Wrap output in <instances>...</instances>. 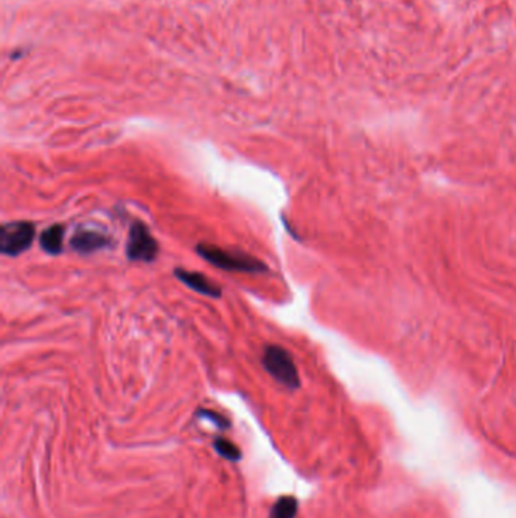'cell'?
Instances as JSON below:
<instances>
[{
    "mask_svg": "<svg viewBox=\"0 0 516 518\" xmlns=\"http://www.w3.org/2000/svg\"><path fill=\"white\" fill-rule=\"evenodd\" d=\"M197 253L205 261L212 266H215L226 271H238V273H266L268 267L262 261L250 257L241 252L224 250L217 245L210 244H199Z\"/></svg>",
    "mask_w": 516,
    "mask_h": 518,
    "instance_id": "cell-1",
    "label": "cell"
},
{
    "mask_svg": "<svg viewBox=\"0 0 516 518\" xmlns=\"http://www.w3.org/2000/svg\"><path fill=\"white\" fill-rule=\"evenodd\" d=\"M264 368L270 373V376L289 389H297L300 387V376L291 353L280 345L270 344L264 349L262 357Z\"/></svg>",
    "mask_w": 516,
    "mask_h": 518,
    "instance_id": "cell-2",
    "label": "cell"
},
{
    "mask_svg": "<svg viewBox=\"0 0 516 518\" xmlns=\"http://www.w3.org/2000/svg\"><path fill=\"white\" fill-rule=\"evenodd\" d=\"M35 226L31 222H9L0 231V250L8 257H17L31 247Z\"/></svg>",
    "mask_w": 516,
    "mask_h": 518,
    "instance_id": "cell-3",
    "label": "cell"
},
{
    "mask_svg": "<svg viewBox=\"0 0 516 518\" xmlns=\"http://www.w3.org/2000/svg\"><path fill=\"white\" fill-rule=\"evenodd\" d=\"M126 254L131 261L140 262H153L158 257V241L153 238L150 229L144 223H132L129 229Z\"/></svg>",
    "mask_w": 516,
    "mask_h": 518,
    "instance_id": "cell-4",
    "label": "cell"
},
{
    "mask_svg": "<svg viewBox=\"0 0 516 518\" xmlns=\"http://www.w3.org/2000/svg\"><path fill=\"white\" fill-rule=\"evenodd\" d=\"M174 275L182 282L185 284L188 288L194 289L196 293H200L208 297H221V288L215 285L209 278L197 271H189L185 268H176L174 270Z\"/></svg>",
    "mask_w": 516,
    "mask_h": 518,
    "instance_id": "cell-5",
    "label": "cell"
},
{
    "mask_svg": "<svg viewBox=\"0 0 516 518\" xmlns=\"http://www.w3.org/2000/svg\"><path fill=\"white\" fill-rule=\"evenodd\" d=\"M109 238L94 229H79L71 238V247L79 253H93L106 247Z\"/></svg>",
    "mask_w": 516,
    "mask_h": 518,
    "instance_id": "cell-6",
    "label": "cell"
},
{
    "mask_svg": "<svg viewBox=\"0 0 516 518\" xmlns=\"http://www.w3.org/2000/svg\"><path fill=\"white\" fill-rule=\"evenodd\" d=\"M64 233H66V227L61 224H53L44 229L40 235L41 249L49 254H59L62 252Z\"/></svg>",
    "mask_w": 516,
    "mask_h": 518,
    "instance_id": "cell-7",
    "label": "cell"
},
{
    "mask_svg": "<svg viewBox=\"0 0 516 518\" xmlns=\"http://www.w3.org/2000/svg\"><path fill=\"white\" fill-rule=\"evenodd\" d=\"M299 512V500L294 496H283L271 506L268 518H296Z\"/></svg>",
    "mask_w": 516,
    "mask_h": 518,
    "instance_id": "cell-8",
    "label": "cell"
},
{
    "mask_svg": "<svg viewBox=\"0 0 516 518\" xmlns=\"http://www.w3.org/2000/svg\"><path fill=\"white\" fill-rule=\"evenodd\" d=\"M214 449L220 456H223L224 459L232 462H238L243 456L241 450H239L232 441H229L226 438H217L214 441Z\"/></svg>",
    "mask_w": 516,
    "mask_h": 518,
    "instance_id": "cell-9",
    "label": "cell"
},
{
    "mask_svg": "<svg viewBox=\"0 0 516 518\" xmlns=\"http://www.w3.org/2000/svg\"><path fill=\"white\" fill-rule=\"evenodd\" d=\"M197 415L200 418H205V420L212 422L221 431H226V429H229V427H230V422L227 420L226 417H223V415L215 412V411H210V409H199Z\"/></svg>",
    "mask_w": 516,
    "mask_h": 518,
    "instance_id": "cell-10",
    "label": "cell"
}]
</instances>
